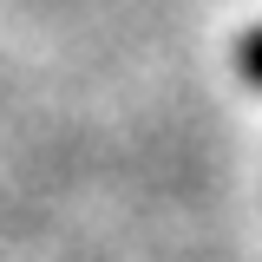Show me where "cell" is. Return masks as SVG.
Wrapping results in <instances>:
<instances>
[{"label": "cell", "mask_w": 262, "mask_h": 262, "mask_svg": "<svg viewBox=\"0 0 262 262\" xmlns=\"http://www.w3.org/2000/svg\"><path fill=\"white\" fill-rule=\"evenodd\" d=\"M243 72L262 85V33H249V39H243Z\"/></svg>", "instance_id": "1"}]
</instances>
